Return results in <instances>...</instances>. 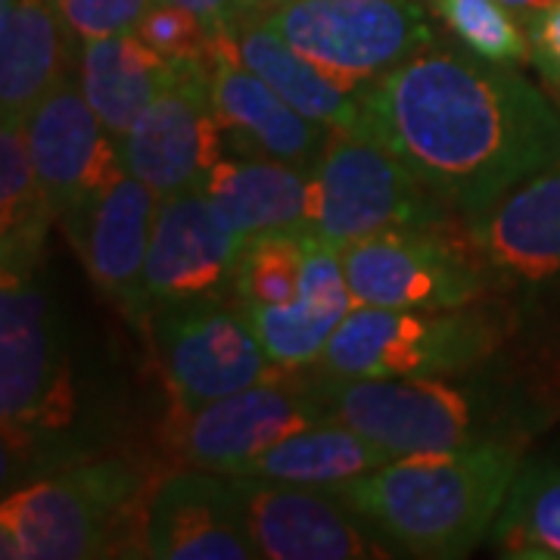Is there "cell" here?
Listing matches in <instances>:
<instances>
[{
    "instance_id": "obj_16",
    "label": "cell",
    "mask_w": 560,
    "mask_h": 560,
    "mask_svg": "<svg viewBox=\"0 0 560 560\" xmlns=\"http://www.w3.org/2000/svg\"><path fill=\"white\" fill-rule=\"evenodd\" d=\"M143 558L259 560L234 480L187 467L156 482L143 523Z\"/></svg>"
},
{
    "instance_id": "obj_20",
    "label": "cell",
    "mask_w": 560,
    "mask_h": 560,
    "mask_svg": "<svg viewBox=\"0 0 560 560\" xmlns=\"http://www.w3.org/2000/svg\"><path fill=\"white\" fill-rule=\"evenodd\" d=\"M215 47L271 84L302 116L340 135L364 138V88L327 75L296 47H290L265 16H241L215 32Z\"/></svg>"
},
{
    "instance_id": "obj_30",
    "label": "cell",
    "mask_w": 560,
    "mask_h": 560,
    "mask_svg": "<svg viewBox=\"0 0 560 560\" xmlns=\"http://www.w3.org/2000/svg\"><path fill=\"white\" fill-rule=\"evenodd\" d=\"M135 35L168 60H212L215 32L197 13L178 3L156 0L135 28Z\"/></svg>"
},
{
    "instance_id": "obj_3",
    "label": "cell",
    "mask_w": 560,
    "mask_h": 560,
    "mask_svg": "<svg viewBox=\"0 0 560 560\" xmlns=\"http://www.w3.org/2000/svg\"><path fill=\"white\" fill-rule=\"evenodd\" d=\"M521 470V448L492 440L458 452L393 458L334 486L359 517L408 558H467L495 526Z\"/></svg>"
},
{
    "instance_id": "obj_1",
    "label": "cell",
    "mask_w": 560,
    "mask_h": 560,
    "mask_svg": "<svg viewBox=\"0 0 560 560\" xmlns=\"http://www.w3.org/2000/svg\"><path fill=\"white\" fill-rule=\"evenodd\" d=\"M364 138L474 219L560 160V109L514 66L433 44L364 88Z\"/></svg>"
},
{
    "instance_id": "obj_33",
    "label": "cell",
    "mask_w": 560,
    "mask_h": 560,
    "mask_svg": "<svg viewBox=\"0 0 560 560\" xmlns=\"http://www.w3.org/2000/svg\"><path fill=\"white\" fill-rule=\"evenodd\" d=\"M165 3H178L184 10L197 13L212 32L243 16V0H165Z\"/></svg>"
},
{
    "instance_id": "obj_21",
    "label": "cell",
    "mask_w": 560,
    "mask_h": 560,
    "mask_svg": "<svg viewBox=\"0 0 560 560\" xmlns=\"http://www.w3.org/2000/svg\"><path fill=\"white\" fill-rule=\"evenodd\" d=\"M355 305L340 249L308 231L300 296L275 308H243L271 364L278 371H305L318 364L330 337Z\"/></svg>"
},
{
    "instance_id": "obj_2",
    "label": "cell",
    "mask_w": 560,
    "mask_h": 560,
    "mask_svg": "<svg viewBox=\"0 0 560 560\" xmlns=\"http://www.w3.org/2000/svg\"><path fill=\"white\" fill-rule=\"evenodd\" d=\"M0 430L3 489L97 458L109 436L88 399L75 349L47 280L0 271Z\"/></svg>"
},
{
    "instance_id": "obj_32",
    "label": "cell",
    "mask_w": 560,
    "mask_h": 560,
    "mask_svg": "<svg viewBox=\"0 0 560 560\" xmlns=\"http://www.w3.org/2000/svg\"><path fill=\"white\" fill-rule=\"evenodd\" d=\"M523 28L529 38V62L536 66L551 97L560 103V3L536 13Z\"/></svg>"
},
{
    "instance_id": "obj_23",
    "label": "cell",
    "mask_w": 560,
    "mask_h": 560,
    "mask_svg": "<svg viewBox=\"0 0 560 560\" xmlns=\"http://www.w3.org/2000/svg\"><path fill=\"white\" fill-rule=\"evenodd\" d=\"M200 190L219 219L241 237L261 231H308V168L300 165L221 153Z\"/></svg>"
},
{
    "instance_id": "obj_6",
    "label": "cell",
    "mask_w": 560,
    "mask_h": 560,
    "mask_svg": "<svg viewBox=\"0 0 560 560\" xmlns=\"http://www.w3.org/2000/svg\"><path fill=\"white\" fill-rule=\"evenodd\" d=\"M334 420L352 427L389 458L440 455L501 440L486 405L440 377H312Z\"/></svg>"
},
{
    "instance_id": "obj_9",
    "label": "cell",
    "mask_w": 560,
    "mask_h": 560,
    "mask_svg": "<svg viewBox=\"0 0 560 560\" xmlns=\"http://www.w3.org/2000/svg\"><path fill=\"white\" fill-rule=\"evenodd\" d=\"M147 327L175 411L234 396L278 371L237 296L156 305Z\"/></svg>"
},
{
    "instance_id": "obj_36",
    "label": "cell",
    "mask_w": 560,
    "mask_h": 560,
    "mask_svg": "<svg viewBox=\"0 0 560 560\" xmlns=\"http://www.w3.org/2000/svg\"><path fill=\"white\" fill-rule=\"evenodd\" d=\"M243 16H259L256 7H253V0H243ZM237 20H241V16H237Z\"/></svg>"
},
{
    "instance_id": "obj_18",
    "label": "cell",
    "mask_w": 560,
    "mask_h": 560,
    "mask_svg": "<svg viewBox=\"0 0 560 560\" xmlns=\"http://www.w3.org/2000/svg\"><path fill=\"white\" fill-rule=\"evenodd\" d=\"M212 101L221 121L224 153L271 156L300 168H315L330 128L302 116L271 84L228 57L212 40Z\"/></svg>"
},
{
    "instance_id": "obj_27",
    "label": "cell",
    "mask_w": 560,
    "mask_h": 560,
    "mask_svg": "<svg viewBox=\"0 0 560 560\" xmlns=\"http://www.w3.org/2000/svg\"><path fill=\"white\" fill-rule=\"evenodd\" d=\"M508 558L560 560V464L521 467L492 526Z\"/></svg>"
},
{
    "instance_id": "obj_29",
    "label": "cell",
    "mask_w": 560,
    "mask_h": 560,
    "mask_svg": "<svg viewBox=\"0 0 560 560\" xmlns=\"http://www.w3.org/2000/svg\"><path fill=\"white\" fill-rule=\"evenodd\" d=\"M430 3L464 50L501 66L529 62L526 28L501 0H430Z\"/></svg>"
},
{
    "instance_id": "obj_25",
    "label": "cell",
    "mask_w": 560,
    "mask_h": 560,
    "mask_svg": "<svg viewBox=\"0 0 560 560\" xmlns=\"http://www.w3.org/2000/svg\"><path fill=\"white\" fill-rule=\"evenodd\" d=\"M386 460L393 458L374 442L355 433L352 427H346L340 420H324L280 440L278 445L246 460L228 477H259V480L334 489V486L371 474Z\"/></svg>"
},
{
    "instance_id": "obj_28",
    "label": "cell",
    "mask_w": 560,
    "mask_h": 560,
    "mask_svg": "<svg viewBox=\"0 0 560 560\" xmlns=\"http://www.w3.org/2000/svg\"><path fill=\"white\" fill-rule=\"evenodd\" d=\"M308 231H261L246 237L234 268V293L246 308H275L300 296Z\"/></svg>"
},
{
    "instance_id": "obj_10",
    "label": "cell",
    "mask_w": 560,
    "mask_h": 560,
    "mask_svg": "<svg viewBox=\"0 0 560 560\" xmlns=\"http://www.w3.org/2000/svg\"><path fill=\"white\" fill-rule=\"evenodd\" d=\"M349 290L377 308H464L486 293V261L470 234L460 243L448 221L401 224L340 249Z\"/></svg>"
},
{
    "instance_id": "obj_22",
    "label": "cell",
    "mask_w": 560,
    "mask_h": 560,
    "mask_svg": "<svg viewBox=\"0 0 560 560\" xmlns=\"http://www.w3.org/2000/svg\"><path fill=\"white\" fill-rule=\"evenodd\" d=\"M72 28L54 0H0V109L25 121L72 79Z\"/></svg>"
},
{
    "instance_id": "obj_12",
    "label": "cell",
    "mask_w": 560,
    "mask_h": 560,
    "mask_svg": "<svg viewBox=\"0 0 560 560\" xmlns=\"http://www.w3.org/2000/svg\"><path fill=\"white\" fill-rule=\"evenodd\" d=\"M22 125L54 219L72 241L91 206L125 175L119 140L84 101L75 75L62 81Z\"/></svg>"
},
{
    "instance_id": "obj_14",
    "label": "cell",
    "mask_w": 560,
    "mask_h": 560,
    "mask_svg": "<svg viewBox=\"0 0 560 560\" xmlns=\"http://www.w3.org/2000/svg\"><path fill=\"white\" fill-rule=\"evenodd\" d=\"M249 539L265 560L399 558L371 523L330 489L231 477Z\"/></svg>"
},
{
    "instance_id": "obj_7",
    "label": "cell",
    "mask_w": 560,
    "mask_h": 560,
    "mask_svg": "<svg viewBox=\"0 0 560 560\" xmlns=\"http://www.w3.org/2000/svg\"><path fill=\"white\" fill-rule=\"evenodd\" d=\"M448 206L374 138L334 131L308 172V231L330 246L401 224H442Z\"/></svg>"
},
{
    "instance_id": "obj_15",
    "label": "cell",
    "mask_w": 560,
    "mask_h": 560,
    "mask_svg": "<svg viewBox=\"0 0 560 560\" xmlns=\"http://www.w3.org/2000/svg\"><path fill=\"white\" fill-rule=\"evenodd\" d=\"M243 241L219 219L202 190L162 197L143 275L150 312L172 302L237 296L234 268Z\"/></svg>"
},
{
    "instance_id": "obj_19",
    "label": "cell",
    "mask_w": 560,
    "mask_h": 560,
    "mask_svg": "<svg viewBox=\"0 0 560 560\" xmlns=\"http://www.w3.org/2000/svg\"><path fill=\"white\" fill-rule=\"evenodd\" d=\"M467 234L495 278L545 287L560 278V160L467 219Z\"/></svg>"
},
{
    "instance_id": "obj_8",
    "label": "cell",
    "mask_w": 560,
    "mask_h": 560,
    "mask_svg": "<svg viewBox=\"0 0 560 560\" xmlns=\"http://www.w3.org/2000/svg\"><path fill=\"white\" fill-rule=\"evenodd\" d=\"M261 16L305 60L352 88L436 44L420 0H283Z\"/></svg>"
},
{
    "instance_id": "obj_4",
    "label": "cell",
    "mask_w": 560,
    "mask_h": 560,
    "mask_svg": "<svg viewBox=\"0 0 560 560\" xmlns=\"http://www.w3.org/2000/svg\"><path fill=\"white\" fill-rule=\"evenodd\" d=\"M156 482L128 455H97L3 492L0 558H143Z\"/></svg>"
},
{
    "instance_id": "obj_24",
    "label": "cell",
    "mask_w": 560,
    "mask_h": 560,
    "mask_svg": "<svg viewBox=\"0 0 560 560\" xmlns=\"http://www.w3.org/2000/svg\"><path fill=\"white\" fill-rule=\"evenodd\" d=\"M184 62L187 60L162 57L135 32H128L113 38L81 40L75 79L103 128L121 140L140 119V113L178 79Z\"/></svg>"
},
{
    "instance_id": "obj_31",
    "label": "cell",
    "mask_w": 560,
    "mask_h": 560,
    "mask_svg": "<svg viewBox=\"0 0 560 560\" xmlns=\"http://www.w3.org/2000/svg\"><path fill=\"white\" fill-rule=\"evenodd\" d=\"M62 22L79 40L128 35L156 0H54Z\"/></svg>"
},
{
    "instance_id": "obj_13",
    "label": "cell",
    "mask_w": 560,
    "mask_h": 560,
    "mask_svg": "<svg viewBox=\"0 0 560 560\" xmlns=\"http://www.w3.org/2000/svg\"><path fill=\"white\" fill-rule=\"evenodd\" d=\"M125 172L156 197L200 190L206 172L224 153L212 101V60H187L178 79L150 103L119 140Z\"/></svg>"
},
{
    "instance_id": "obj_17",
    "label": "cell",
    "mask_w": 560,
    "mask_h": 560,
    "mask_svg": "<svg viewBox=\"0 0 560 560\" xmlns=\"http://www.w3.org/2000/svg\"><path fill=\"white\" fill-rule=\"evenodd\" d=\"M160 197L135 175H121L101 200L91 206L72 243L79 246L81 261L94 287L119 308L131 324L147 327V256L153 241Z\"/></svg>"
},
{
    "instance_id": "obj_11",
    "label": "cell",
    "mask_w": 560,
    "mask_h": 560,
    "mask_svg": "<svg viewBox=\"0 0 560 560\" xmlns=\"http://www.w3.org/2000/svg\"><path fill=\"white\" fill-rule=\"evenodd\" d=\"M324 420L334 415L315 396L312 381L293 371L290 383L268 377L194 411H172L168 442L187 467L234 474L280 440Z\"/></svg>"
},
{
    "instance_id": "obj_35",
    "label": "cell",
    "mask_w": 560,
    "mask_h": 560,
    "mask_svg": "<svg viewBox=\"0 0 560 560\" xmlns=\"http://www.w3.org/2000/svg\"><path fill=\"white\" fill-rule=\"evenodd\" d=\"M278 3H283V0H253V7H256V13H268L271 7H278Z\"/></svg>"
},
{
    "instance_id": "obj_5",
    "label": "cell",
    "mask_w": 560,
    "mask_h": 560,
    "mask_svg": "<svg viewBox=\"0 0 560 560\" xmlns=\"http://www.w3.org/2000/svg\"><path fill=\"white\" fill-rule=\"evenodd\" d=\"M501 342L480 308L355 305L315 364L327 377H448L477 368Z\"/></svg>"
},
{
    "instance_id": "obj_34",
    "label": "cell",
    "mask_w": 560,
    "mask_h": 560,
    "mask_svg": "<svg viewBox=\"0 0 560 560\" xmlns=\"http://www.w3.org/2000/svg\"><path fill=\"white\" fill-rule=\"evenodd\" d=\"M517 20H521V25H526V22L533 20L536 13H541V10H548V7H555V3H560V0H501Z\"/></svg>"
},
{
    "instance_id": "obj_26",
    "label": "cell",
    "mask_w": 560,
    "mask_h": 560,
    "mask_svg": "<svg viewBox=\"0 0 560 560\" xmlns=\"http://www.w3.org/2000/svg\"><path fill=\"white\" fill-rule=\"evenodd\" d=\"M54 209L28 153L25 125L3 119L0 128V271H38Z\"/></svg>"
}]
</instances>
